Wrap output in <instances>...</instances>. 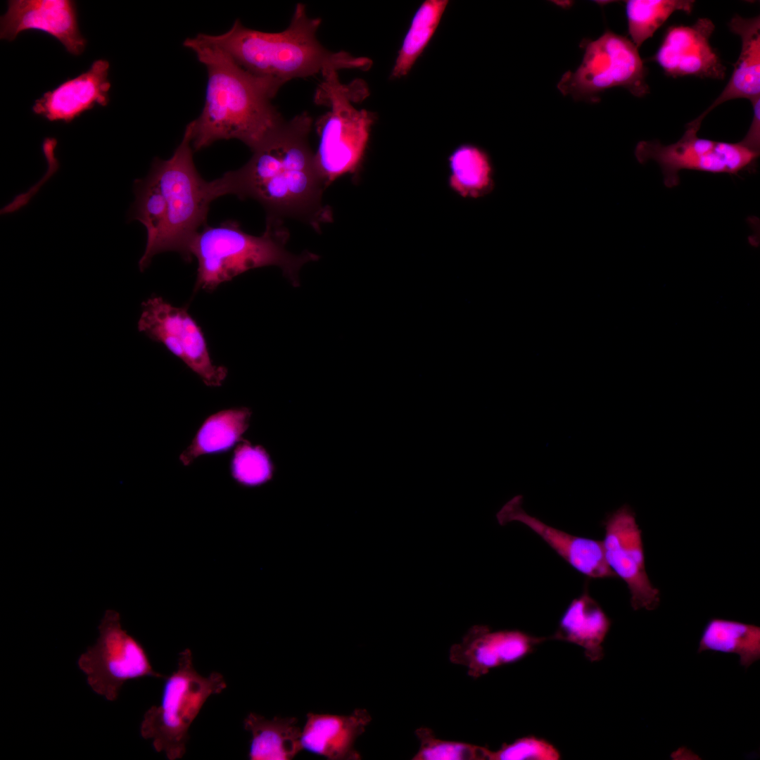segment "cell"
Wrapping results in <instances>:
<instances>
[{
    "mask_svg": "<svg viewBox=\"0 0 760 760\" xmlns=\"http://www.w3.org/2000/svg\"><path fill=\"white\" fill-rule=\"evenodd\" d=\"M321 23V18L308 15L305 4L298 3L289 26L281 32L251 29L236 20L223 34L200 36L242 69L278 90L291 80L327 70L371 68L372 61L368 58L323 46L317 38Z\"/></svg>",
    "mask_w": 760,
    "mask_h": 760,
    "instance_id": "3957f363",
    "label": "cell"
},
{
    "mask_svg": "<svg viewBox=\"0 0 760 760\" xmlns=\"http://www.w3.org/2000/svg\"><path fill=\"white\" fill-rule=\"evenodd\" d=\"M730 32L741 39V50L731 77L719 96L690 124L701 127L703 119L716 107L728 101L760 96V17L745 18L735 15L728 23Z\"/></svg>",
    "mask_w": 760,
    "mask_h": 760,
    "instance_id": "d6986e66",
    "label": "cell"
},
{
    "mask_svg": "<svg viewBox=\"0 0 760 760\" xmlns=\"http://www.w3.org/2000/svg\"><path fill=\"white\" fill-rule=\"evenodd\" d=\"M647 73L638 49L631 40L606 31L585 43L581 65L576 71L566 72L557 87L564 95L590 102L597 101L603 91L616 87L642 97L650 92Z\"/></svg>",
    "mask_w": 760,
    "mask_h": 760,
    "instance_id": "ba28073f",
    "label": "cell"
},
{
    "mask_svg": "<svg viewBox=\"0 0 760 760\" xmlns=\"http://www.w3.org/2000/svg\"><path fill=\"white\" fill-rule=\"evenodd\" d=\"M312 125L308 112L281 122L245 165L209 182L214 200L225 195L251 198L264 208L266 219H296L319 232L332 222L333 212L323 202L326 186L309 143Z\"/></svg>",
    "mask_w": 760,
    "mask_h": 760,
    "instance_id": "6da1fadb",
    "label": "cell"
},
{
    "mask_svg": "<svg viewBox=\"0 0 760 760\" xmlns=\"http://www.w3.org/2000/svg\"><path fill=\"white\" fill-rule=\"evenodd\" d=\"M289 234L283 222L266 219L264 232L254 236L229 220L217 226L205 225L194 238L191 254L198 262L195 290L213 291L219 285L250 270L277 266L293 286H299V271L319 255L304 251L293 254L286 248Z\"/></svg>",
    "mask_w": 760,
    "mask_h": 760,
    "instance_id": "277c9868",
    "label": "cell"
},
{
    "mask_svg": "<svg viewBox=\"0 0 760 760\" xmlns=\"http://www.w3.org/2000/svg\"><path fill=\"white\" fill-rule=\"evenodd\" d=\"M547 639L519 630L493 631L477 625L450 647L449 658L452 663L465 667L469 676L478 678L493 669L521 660Z\"/></svg>",
    "mask_w": 760,
    "mask_h": 760,
    "instance_id": "9a60e30c",
    "label": "cell"
},
{
    "mask_svg": "<svg viewBox=\"0 0 760 760\" xmlns=\"http://www.w3.org/2000/svg\"><path fill=\"white\" fill-rule=\"evenodd\" d=\"M230 472L238 484L255 487L272 479L274 468L269 455L262 447L243 441L234 450Z\"/></svg>",
    "mask_w": 760,
    "mask_h": 760,
    "instance_id": "83f0119b",
    "label": "cell"
},
{
    "mask_svg": "<svg viewBox=\"0 0 760 760\" xmlns=\"http://www.w3.org/2000/svg\"><path fill=\"white\" fill-rule=\"evenodd\" d=\"M322 77L314 101L329 109L315 124L319 143L314 161L327 187L342 175L359 169L376 115L366 109H357L353 104L369 95L364 81L356 80L343 84L336 70L325 71Z\"/></svg>",
    "mask_w": 760,
    "mask_h": 760,
    "instance_id": "5b68a950",
    "label": "cell"
},
{
    "mask_svg": "<svg viewBox=\"0 0 760 760\" xmlns=\"http://www.w3.org/2000/svg\"><path fill=\"white\" fill-rule=\"evenodd\" d=\"M449 185L464 198H479L493 189V167L488 155L469 144L457 147L448 158Z\"/></svg>",
    "mask_w": 760,
    "mask_h": 760,
    "instance_id": "d4e9b609",
    "label": "cell"
},
{
    "mask_svg": "<svg viewBox=\"0 0 760 760\" xmlns=\"http://www.w3.org/2000/svg\"><path fill=\"white\" fill-rule=\"evenodd\" d=\"M611 625V619L585 587L569 603L550 638L578 645L590 661H598L604 657L602 644Z\"/></svg>",
    "mask_w": 760,
    "mask_h": 760,
    "instance_id": "ffe728a7",
    "label": "cell"
},
{
    "mask_svg": "<svg viewBox=\"0 0 760 760\" xmlns=\"http://www.w3.org/2000/svg\"><path fill=\"white\" fill-rule=\"evenodd\" d=\"M243 726L251 735L248 752L251 760H290L303 749L302 730L296 717L269 719L250 713Z\"/></svg>",
    "mask_w": 760,
    "mask_h": 760,
    "instance_id": "7402d4cb",
    "label": "cell"
},
{
    "mask_svg": "<svg viewBox=\"0 0 760 760\" xmlns=\"http://www.w3.org/2000/svg\"><path fill=\"white\" fill-rule=\"evenodd\" d=\"M522 504L521 495L507 502L496 514L499 524L518 521L525 525L568 564L588 578H616L606 562L602 540L571 535L551 526L527 513Z\"/></svg>",
    "mask_w": 760,
    "mask_h": 760,
    "instance_id": "2e32d148",
    "label": "cell"
},
{
    "mask_svg": "<svg viewBox=\"0 0 760 760\" xmlns=\"http://www.w3.org/2000/svg\"><path fill=\"white\" fill-rule=\"evenodd\" d=\"M138 330L162 343L196 373L208 386H220L227 369L213 362L200 326L183 307L153 296L141 305Z\"/></svg>",
    "mask_w": 760,
    "mask_h": 760,
    "instance_id": "8fae6325",
    "label": "cell"
},
{
    "mask_svg": "<svg viewBox=\"0 0 760 760\" xmlns=\"http://www.w3.org/2000/svg\"><path fill=\"white\" fill-rule=\"evenodd\" d=\"M194 152L186 127L172 156L167 160L156 158L147 175L160 189L166 203V229L160 253L177 252L187 262L192 260L191 242L206 225L209 207L214 201L209 182L196 170Z\"/></svg>",
    "mask_w": 760,
    "mask_h": 760,
    "instance_id": "8992f818",
    "label": "cell"
},
{
    "mask_svg": "<svg viewBox=\"0 0 760 760\" xmlns=\"http://www.w3.org/2000/svg\"><path fill=\"white\" fill-rule=\"evenodd\" d=\"M602 526L606 562L616 577L626 583L632 608L655 609L660 602V593L646 571L642 531L634 510L630 505H623L606 516Z\"/></svg>",
    "mask_w": 760,
    "mask_h": 760,
    "instance_id": "7c38bea8",
    "label": "cell"
},
{
    "mask_svg": "<svg viewBox=\"0 0 760 760\" xmlns=\"http://www.w3.org/2000/svg\"><path fill=\"white\" fill-rule=\"evenodd\" d=\"M183 45L207 70L204 106L189 129L194 151L220 140L237 139L251 151L284 120L272 99L279 90L236 64L199 34Z\"/></svg>",
    "mask_w": 760,
    "mask_h": 760,
    "instance_id": "7a4b0ae2",
    "label": "cell"
},
{
    "mask_svg": "<svg viewBox=\"0 0 760 760\" xmlns=\"http://www.w3.org/2000/svg\"><path fill=\"white\" fill-rule=\"evenodd\" d=\"M365 709H356L349 715L308 713L302 730L303 749L329 760H358L355 743L370 723Z\"/></svg>",
    "mask_w": 760,
    "mask_h": 760,
    "instance_id": "ac0fdd59",
    "label": "cell"
},
{
    "mask_svg": "<svg viewBox=\"0 0 760 760\" xmlns=\"http://www.w3.org/2000/svg\"><path fill=\"white\" fill-rule=\"evenodd\" d=\"M695 1L628 0L626 1L628 30L631 42L640 46L676 11L690 13Z\"/></svg>",
    "mask_w": 760,
    "mask_h": 760,
    "instance_id": "4316f807",
    "label": "cell"
},
{
    "mask_svg": "<svg viewBox=\"0 0 760 760\" xmlns=\"http://www.w3.org/2000/svg\"><path fill=\"white\" fill-rule=\"evenodd\" d=\"M30 30L56 38L72 55L79 56L85 49L87 40L79 28L74 1H8L7 11L1 16L0 38L13 41L20 33Z\"/></svg>",
    "mask_w": 760,
    "mask_h": 760,
    "instance_id": "5bb4252c",
    "label": "cell"
},
{
    "mask_svg": "<svg viewBox=\"0 0 760 760\" xmlns=\"http://www.w3.org/2000/svg\"><path fill=\"white\" fill-rule=\"evenodd\" d=\"M164 679L160 703L145 712L140 733L152 740L156 752L176 760L186 752L189 730L203 706L211 695L222 692L227 683L217 672L208 676L198 673L189 649L179 654L176 670Z\"/></svg>",
    "mask_w": 760,
    "mask_h": 760,
    "instance_id": "52a82bcc",
    "label": "cell"
},
{
    "mask_svg": "<svg viewBox=\"0 0 760 760\" xmlns=\"http://www.w3.org/2000/svg\"><path fill=\"white\" fill-rule=\"evenodd\" d=\"M712 651L738 655L745 669L760 659V628L754 624L711 619L700 638L697 652Z\"/></svg>",
    "mask_w": 760,
    "mask_h": 760,
    "instance_id": "603a6c76",
    "label": "cell"
},
{
    "mask_svg": "<svg viewBox=\"0 0 760 760\" xmlns=\"http://www.w3.org/2000/svg\"><path fill=\"white\" fill-rule=\"evenodd\" d=\"M98 628L96 643L77 659L79 669L95 693L113 702L128 680L165 678L153 669L141 642L123 628L117 611L106 610Z\"/></svg>",
    "mask_w": 760,
    "mask_h": 760,
    "instance_id": "9c48e42d",
    "label": "cell"
},
{
    "mask_svg": "<svg viewBox=\"0 0 760 760\" xmlns=\"http://www.w3.org/2000/svg\"><path fill=\"white\" fill-rule=\"evenodd\" d=\"M559 751L550 742L533 735L504 744L495 751L486 749V760H558Z\"/></svg>",
    "mask_w": 760,
    "mask_h": 760,
    "instance_id": "f546056e",
    "label": "cell"
},
{
    "mask_svg": "<svg viewBox=\"0 0 760 760\" xmlns=\"http://www.w3.org/2000/svg\"><path fill=\"white\" fill-rule=\"evenodd\" d=\"M135 201L129 211V219L139 221L147 232L144 253L139 261L141 272L150 265L152 258L160 253L167 223L165 198L158 186L146 176L134 183Z\"/></svg>",
    "mask_w": 760,
    "mask_h": 760,
    "instance_id": "cb8c5ba5",
    "label": "cell"
},
{
    "mask_svg": "<svg viewBox=\"0 0 760 760\" xmlns=\"http://www.w3.org/2000/svg\"><path fill=\"white\" fill-rule=\"evenodd\" d=\"M251 417V410L245 407L227 408L208 416L179 455V462L187 467L201 456L229 451L241 440Z\"/></svg>",
    "mask_w": 760,
    "mask_h": 760,
    "instance_id": "44dd1931",
    "label": "cell"
},
{
    "mask_svg": "<svg viewBox=\"0 0 760 760\" xmlns=\"http://www.w3.org/2000/svg\"><path fill=\"white\" fill-rule=\"evenodd\" d=\"M714 30L707 18L691 25L671 26L652 60L669 77L723 80L726 68L709 41Z\"/></svg>",
    "mask_w": 760,
    "mask_h": 760,
    "instance_id": "4fadbf2b",
    "label": "cell"
},
{
    "mask_svg": "<svg viewBox=\"0 0 760 760\" xmlns=\"http://www.w3.org/2000/svg\"><path fill=\"white\" fill-rule=\"evenodd\" d=\"M110 63L95 61L86 71L68 79L37 99L34 114L50 122L70 123L96 106H106L111 87L108 80Z\"/></svg>",
    "mask_w": 760,
    "mask_h": 760,
    "instance_id": "e0dca14e",
    "label": "cell"
},
{
    "mask_svg": "<svg viewBox=\"0 0 760 760\" xmlns=\"http://www.w3.org/2000/svg\"><path fill=\"white\" fill-rule=\"evenodd\" d=\"M683 135L676 142L664 145L658 140L640 141L635 151L640 163H657L661 170L665 186L680 183L681 170L712 174L737 175L752 168L759 156L740 141H717L697 135L699 128L686 125Z\"/></svg>",
    "mask_w": 760,
    "mask_h": 760,
    "instance_id": "30bf717a",
    "label": "cell"
},
{
    "mask_svg": "<svg viewBox=\"0 0 760 760\" xmlns=\"http://www.w3.org/2000/svg\"><path fill=\"white\" fill-rule=\"evenodd\" d=\"M415 735L419 748L413 760H486L487 747L441 740L426 727L417 728Z\"/></svg>",
    "mask_w": 760,
    "mask_h": 760,
    "instance_id": "f1b7e54d",
    "label": "cell"
},
{
    "mask_svg": "<svg viewBox=\"0 0 760 760\" xmlns=\"http://www.w3.org/2000/svg\"><path fill=\"white\" fill-rule=\"evenodd\" d=\"M753 107V116L750 126L745 137L740 141L747 148L760 151V96L750 101Z\"/></svg>",
    "mask_w": 760,
    "mask_h": 760,
    "instance_id": "4dcf8cb0",
    "label": "cell"
},
{
    "mask_svg": "<svg viewBox=\"0 0 760 760\" xmlns=\"http://www.w3.org/2000/svg\"><path fill=\"white\" fill-rule=\"evenodd\" d=\"M448 4L446 0H426L417 8L391 70V79H400L411 70L432 39Z\"/></svg>",
    "mask_w": 760,
    "mask_h": 760,
    "instance_id": "484cf974",
    "label": "cell"
}]
</instances>
